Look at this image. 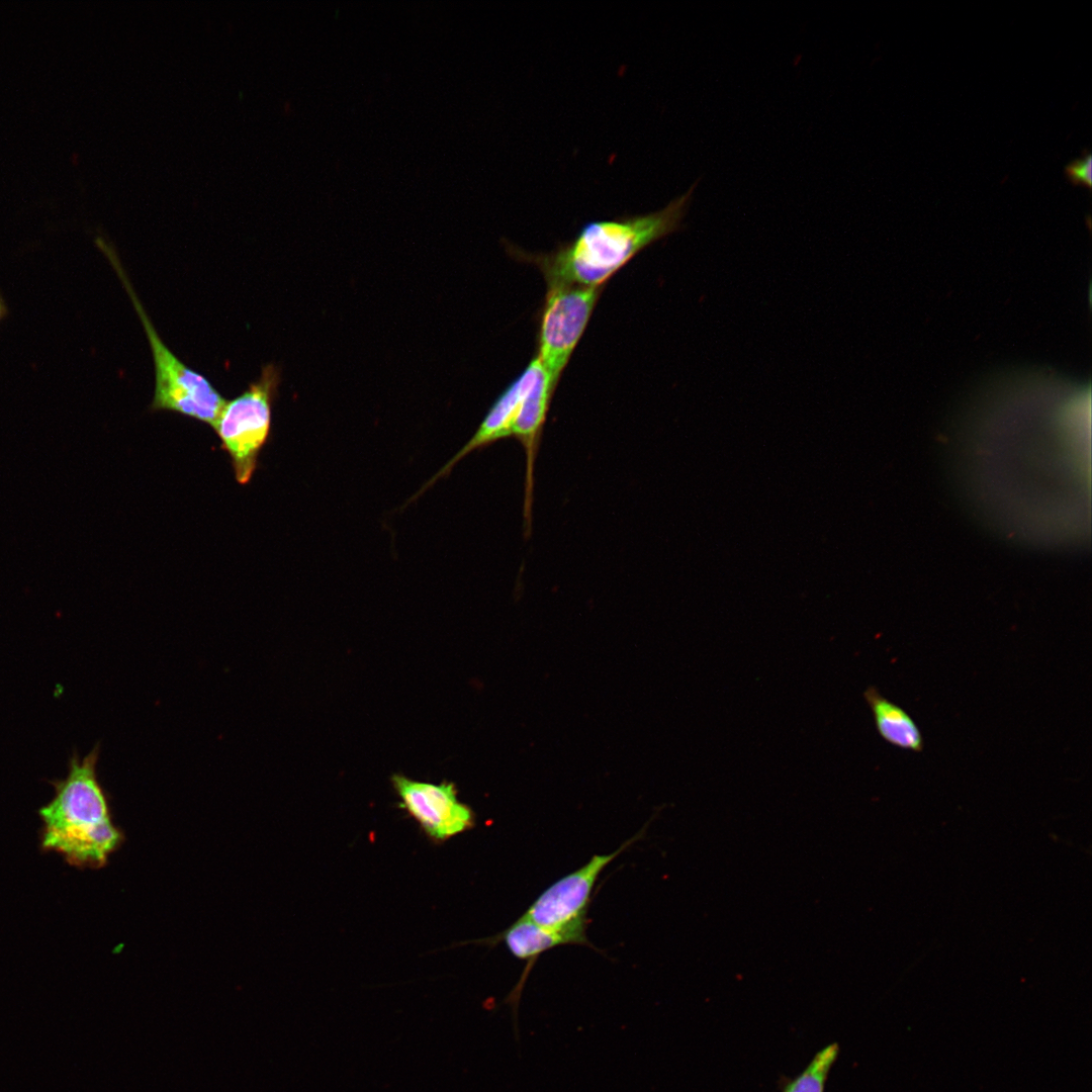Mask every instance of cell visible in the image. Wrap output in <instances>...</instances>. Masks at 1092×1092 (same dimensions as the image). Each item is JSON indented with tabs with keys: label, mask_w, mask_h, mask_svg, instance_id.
<instances>
[{
	"label": "cell",
	"mask_w": 1092,
	"mask_h": 1092,
	"mask_svg": "<svg viewBox=\"0 0 1092 1092\" xmlns=\"http://www.w3.org/2000/svg\"><path fill=\"white\" fill-rule=\"evenodd\" d=\"M535 356L527 367L496 398L472 438L456 453L412 498L415 500L438 479L446 476L454 465L473 450L482 448L499 439L512 436L513 426L518 416L522 400L533 381L539 366Z\"/></svg>",
	"instance_id": "obj_9"
},
{
	"label": "cell",
	"mask_w": 1092,
	"mask_h": 1092,
	"mask_svg": "<svg viewBox=\"0 0 1092 1092\" xmlns=\"http://www.w3.org/2000/svg\"><path fill=\"white\" fill-rule=\"evenodd\" d=\"M700 178L660 210L581 226L574 239L550 254L524 255L542 271L547 286L602 287L637 253L679 231Z\"/></svg>",
	"instance_id": "obj_2"
},
{
	"label": "cell",
	"mask_w": 1092,
	"mask_h": 1092,
	"mask_svg": "<svg viewBox=\"0 0 1092 1092\" xmlns=\"http://www.w3.org/2000/svg\"><path fill=\"white\" fill-rule=\"evenodd\" d=\"M489 940L491 943L503 941L512 956L530 964L542 952L558 945L578 944L571 935L542 927L524 915Z\"/></svg>",
	"instance_id": "obj_11"
},
{
	"label": "cell",
	"mask_w": 1092,
	"mask_h": 1092,
	"mask_svg": "<svg viewBox=\"0 0 1092 1092\" xmlns=\"http://www.w3.org/2000/svg\"><path fill=\"white\" fill-rule=\"evenodd\" d=\"M863 697L877 731L885 741L905 750L920 752L923 749L919 727L902 707L885 698L875 687H869Z\"/></svg>",
	"instance_id": "obj_10"
},
{
	"label": "cell",
	"mask_w": 1092,
	"mask_h": 1092,
	"mask_svg": "<svg viewBox=\"0 0 1092 1092\" xmlns=\"http://www.w3.org/2000/svg\"><path fill=\"white\" fill-rule=\"evenodd\" d=\"M98 754L95 747L83 758L72 757L67 777L54 783V798L38 812L42 849L79 868L103 867L123 840L97 777Z\"/></svg>",
	"instance_id": "obj_3"
},
{
	"label": "cell",
	"mask_w": 1092,
	"mask_h": 1092,
	"mask_svg": "<svg viewBox=\"0 0 1092 1092\" xmlns=\"http://www.w3.org/2000/svg\"><path fill=\"white\" fill-rule=\"evenodd\" d=\"M638 838L637 834L614 852L595 854L581 868L548 887L523 915L542 927L571 935L578 944H589L586 913L595 884L604 869Z\"/></svg>",
	"instance_id": "obj_7"
},
{
	"label": "cell",
	"mask_w": 1092,
	"mask_h": 1092,
	"mask_svg": "<svg viewBox=\"0 0 1092 1092\" xmlns=\"http://www.w3.org/2000/svg\"><path fill=\"white\" fill-rule=\"evenodd\" d=\"M7 312H8L7 306H6L3 298L0 295V321L3 320L6 316Z\"/></svg>",
	"instance_id": "obj_14"
},
{
	"label": "cell",
	"mask_w": 1092,
	"mask_h": 1092,
	"mask_svg": "<svg viewBox=\"0 0 1092 1092\" xmlns=\"http://www.w3.org/2000/svg\"><path fill=\"white\" fill-rule=\"evenodd\" d=\"M97 246L107 256L142 322L151 347L155 388L152 411H170L214 427L225 399L200 373L183 363L163 342L135 294L115 251L103 239Z\"/></svg>",
	"instance_id": "obj_4"
},
{
	"label": "cell",
	"mask_w": 1092,
	"mask_h": 1092,
	"mask_svg": "<svg viewBox=\"0 0 1092 1092\" xmlns=\"http://www.w3.org/2000/svg\"><path fill=\"white\" fill-rule=\"evenodd\" d=\"M1080 395L1040 421L998 422L959 445L965 489L1009 536L1041 544L1089 534V436Z\"/></svg>",
	"instance_id": "obj_1"
},
{
	"label": "cell",
	"mask_w": 1092,
	"mask_h": 1092,
	"mask_svg": "<svg viewBox=\"0 0 1092 1092\" xmlns=\"http://www.w3.org/2000/svg\"><path fill=\"white\" fill-rule=\"evenodd\" d=\"M601 291L602 287L547 286L536 356L555 388L587 326Z\"/></svg>",
	"instance_id": "obj_6"
},
{
	"label": "cell",
	"mask_w": 1092,
	"mask_h": 1092,
	"mask_svg": "<svg viewBox=\"0 0 1092 1092\" xmlns=\"http://www.w3.org/2000/svg\"><path fill=\"white\" fill-rule=\"evenodd\" d=\"M839 1045L832 1042L815 1054L805 1070L785 1087L783 1092H824Z\"/></svg>",
	"instance_id": "obj_12"
},
{
	"label": "cell",
	"mask_w": 1092,
	"mask_h": 1092,
	"mask_svg": "<svg viewBox=\"0 0 1092 1092\" xmlns=\"http://www.w3.org/2000/svg\"><path fill=\"white\" fill-rule=\"evenodd\" d=\"M279 382L278 368L273 364L265 365L260 377L242 394L225 401L213 427L240 484L245 485L251 480L260 452L268 441L272 404Z\"/></svg>",
	"instance_id": "obj_5"
},
{
	"label": "cell",
	"mask_w": 1092,
	"mask_h": 1092,
	"mask_svg": "<svg viewBox=\"0 0 1092 1092\" xmlns=\"http://www.w3.org/2000/svg\"><path fill=\"white\" fill-rule=\"evenodd\" d=\"M1092 156L1090 153L1083 155L1066 165L1064 172L1068 180L1074 185H1084L1088 188L1092 185Z\"/></svg>",
	"instance_id": "obj_13"
},
{
	"label": "cell",
	"mask_w": 1092,
	"mask_h": 1092,
	"mask_svg": "<svg viewBox=\"0 0 1092 1092\" xmlns=\"http://www.w3.org/2000/svg\"><path fill=\"white\" fill-rule=\"evenodd\" d=\"M391 785L399 799L398 806L420 826L433 842H444L474 826L472 809L459 801L453 783L416 781L400 774L391 776Z\"/></svg>",
	"instance_id": "obj_8"
}]
</instances>
